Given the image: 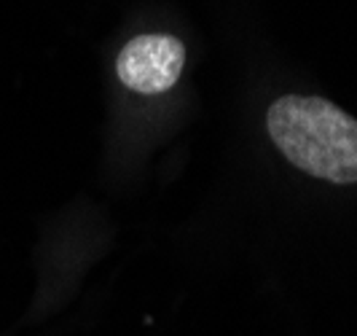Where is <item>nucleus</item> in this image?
I'll use <instances>...</instances> for the list:
<instances>
[{
  "instance_id": "1",
  "label": "nucleus",
  "mask_w": 357,
  "mask_h": 336,
  "mask_svg": "<svg viewBox=\"0 0 357 336\" xmlns=\"http://www.w3.org/2000/svg\"><path fill=\"white\" fill-rule=\"evenodd\" d=\"M268 135L293 167L328 183H357V119L322 97L285 94L266 116Z\"/></svg>"
},
{
  "instance_id": "2",
  "label": "nucleus",
  "mask_w": 357,
  "mask_h": 336,
  "mask_svg": "<svg viewBox=\"0 0 357 336\" xmlns=\"http://www.w3.org/2000/svg\"><path fill=\"white\" fill-rule=\"evenodd\" d=\"M185 65V49L172 36H140L126 43L116 73L121 84L140 94H161L178 84Z\"/></svg>"
}]
</instances>
